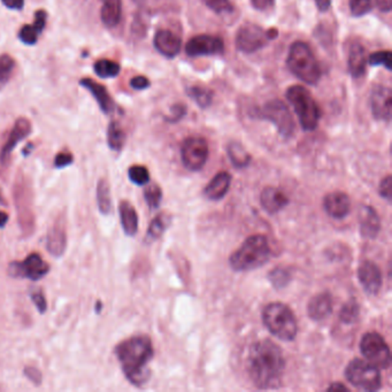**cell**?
<instances>
[{
  "label": "cell",
  "mask_w": 392,
  "mask_h": 392,
  "mask_svg": "<svg viewBox=\"0 0 392 392\" xmlns=\"http://www.w3.org/2000/svg\"><path fill=\"white\" fill-rule=\"evenodd\" d=\"M360 352L369 364L378 369H388L391 364V351L384 337L375 331L364 333L360 342Z\"/></svg>",
  "instance_id": "9c48e42d"
},
{
  "label": "cell",
  "mask_w": 392,
  "mask_h": 392,
  "mask_svg": "<svg viewBox=\"0 0 392 392\" xmlns=\"http://www.w3.org/2000/svg\"><path fill=\"white\" fill-rule=\"evenodd\" d=\"M233 177L228 172H220L204 189V196L209 200H221L228 194Z\"/></svg>",
  "instance_id": "d4e9b609"
},
{
  "label": "cell",
  "mask_w": 392,
  "mask_h": 392,
  "mask_svg": "<svg viewBox=\"0 0 392 392\" xmlns=\"http://www.w3.org/2000/svg\"><path fill=\"white\" fill-rule=\"evenodd\" d=\"M287 99L295 110L302 128L305 132L316 130L319 125L321 113L309 91L302 85H293L287 91Z\"/></svg>",
  "instance_id": "8992f818"
},
{
  "label": "cell",
  "mask_w": 392,
  "mask_h": 392,
  "mask_svg": "<svg viewBox=\"0 0 392 392\" xmlns=\"http://www.w3.org/2000/svg\"><path fill=\"white\" fill-rule=\"evenodd\" d=\"M268 41L271 39L268 37L267 32H265L260 25L247 22L238 29L235 43L240 52L254 53L262 49Z\"/></svg>",
  "instance_id": "7c38bea8"
},
{
  "label": "cell",
  "mask_w": 392,
  "mask_h": 392,
  "mask_svg": "<svg viewBox=\"0 0 392 392\" xmlns=\"http://www.w3.org/2000/svg\"><path fill=\"white\" fill-rule=\"evenodd\" d=\"M187 96L192 98L202 108L209 107L212 104L213 92L206 87H191L187 89Z\"/></svg>",
  "instance_id": "d590c367"
},
{
  "label": "cell",
  "mask_w": 392,
  "mask_h": 392,
  "mask_svg": "<svg viewBox=\"0 0 392 392\" xmlns=\"http://www.w3.org/2000/svg\"><path fill=\"white\" fill-rule=\"evenodd\" d=\"M366 65H367V56L366 49L361 45L360 43H353L349 51V59L347 67L349 72L353 79H361L366 73Z\"/></svg>",
  "instance_id": "484cf974"
},
{
  "label": "cell",
  "mask_w": 392,
  "mask_h": 392,
  "mask_svg": "<svg viewBox=\"0 0 392 392\" xmlns=\"http://www.w3.org/2000/svg\"><path fill=\"white\" fill-rule=\"evenodd\" d=\"M392 0H376V5L380 8V11L389 13L391 11Z\"/></svg>",
  "instance_id": "db71d44e"
},
{
  "label": "cell",
  "mask_w": 392,
  "mask_h": 392,
  "mask_svg": "<svg viewBox=\"0 0 392 392\" xmlns=\"http://www.w3.org/2000/svg\"><path fill=\"white\" fill-rule=\"evenodd\" d=\"M247 371L258 389L280 388L285 371V359L278 344L269 340L252 344L247 355Z\"/></svg>",
  "instance_id": "6da1fadb"
},
{
  "label": "cell",
  "mask_w": 392,
  "mask_h": 392,
  "mask_svg": "<svg viewBox=\"0 0 392 392\" xmlns=\"http://www.w3.org/2000/svg\"><path fill=\"white\" fill-rule=\"evenodd\" d=\"M118 212H120L122 229L125 235L135 236L138 231V216L134 206L127 200H122L118 205Z\"/></svg>",
  "instance_id": "4316f807"
},
{
  "label": "cell",
  "mask_w": 392,
  "mask_h": 392,
  "mask_svg": "<svg viewBox=\"0 0 392 392\" xmlns=\"http://www.w3.org/2000/svg\"><path fill=\"white\" fill-rule=\"evenodd\" d=\"M149 81L147 77L142 76V75H139V76L132 77V80H130V87L132 89H135V90H144V89H147L149 87Z\"/></svg>",
  "instance_id": "681fc988"
},
{
  "label": "cell",
  "mask_w": 392,
  "mask_h": 392,
  "mask_svg": "<svg viewBox=\"0 0 392 392\" xmlns=\"http://www.w3.org/2000/svg\"><path fill=\"white\" fill-rule=\"evenodd\" d=\"M254 118L271 122L283 138H291L295 134L296 125L291 113L288 106L278 99L267 101L262 107L257 108Z\"/></svg>",
  "instance_id": "ba28073f"
},
{
  "label": "cell",
  "mask_w": 392,
  "mask_h": 392,
  "mask_svg": "<svg viewBox=\"0 0 392 392\" xmlns=\"http://www.w3.org/2000/svg\"><path fill=\"white\" fill-rule=\"evenodd\" d=\"M94 73L101 79H112V77L118 76L121 67L118 63L112 61V60L101 59L94 63Z\"/></svg>",
  "instance_id": "836d02e7"
},
{
  "label": "cell",
  "mask_w": 392,
  "mask_h": 392,
  "mask_svg": "<svg viewBox=\"0 0 392 392\" xmlns=\"http://www.w3.org/2000/svg\"><path fill=\"white\" fill-rule=\"evenodd\" d=\"M15 66V60L11 56H0V91L3 90L8 85V81L11 80Z\"/></svg>",
  "instance_id": "e575fe53"
},
{
  "label": "cell",
  "mask_w": 392,
  "mask_h": 392,
  "mask_svg": "<svg viewBox=\"0 0 392 392\" xmlns=\"http://www.w3.org/2000/svg\"><path fill=\"white\" fill-rule=\"evenodd\" d=\"M14 198L18 211L19 225L23 234L30 235L35 228V216L32 213V191L23 176H18L14 187Z\"/></svg>",
  "instance_id": "30bf717a"
},
{
  "label": "cell",
  "mask_w": 392,
  "mask_h": 392,
  "mask_svg": "<svg viewBox=\"0 0 392 392\" xmlns=\"http://www.w3.org/2000/svg\"><path fill=\"white\" fill-rule=\"evenodd\" d=\"M10 275L14 278H29L39 281L50 271V266L39 254H29L21 262H12L8 268Z\"/></svg>",
  "instance_id": "4fadbf2b"
},
{
  "label": "cell",
  "mask_w": 392,
  "mask_h": 392,
  "mask_svg": "<svg viewBox=\"0 0 392 392\" xmlns=\"http://www.w3.org/2000/svg\"><path fill=\"white\" fill-rule=\"evenodd\" d=\"M345 378L354 388L362 391L374 392L382 386V376L380 369L367 360L355 358L351 360L345 368Z\"/></svg>",
  "instance_id": "52a82bcc"
},
{
  "label": "cell",
  "mask_w": 392,
  "mask_h": 392,
  "mask_svg": "<svg viewBox=\"0 0 392 392\" xmlns=\"http://www.w3.org/2000/svg\"><path fill=\"white\" fill-rule=\"evenodd\" d=\"M378 192H380V196L382 198L385 199L386 202H391L392 199V177L391 175H388L385 176L383 180H381V184H380V187H378Z\"/></svg>",
  "instance_id": "ee69618b"
},
{
  "label": "cell",
  "mask_w": 392,
  "mask_h": 392,
  "mask_svg": "<svg viewBox=\"0 0 392 392\" xmlns=\"http://www.w3.org/2000/svg\"><path fill=\"white\" fill-rule=\"evenodd\" d=\"M3 203H4V200H3V197H1V194H0V205H1Z\"/></svg>",
  "instance_id": "91938a15"
},
{
  "label": "cell",
  "mask_w": 392,
  "mask_h": 392,
  "mask_svg": "<svg viewBox=\"0 0 392 392\" xmlns=\"http://www.w3.org/2000/svg\"><path fill=\"white\" fill-rule=\"evenodd\" d=\"M187 113V108L184 105H175L172 107V114L169 118H167L168 122H177L180 121V118H183L184 115Z\"/></svg>",
  "instance_id": "f907efd6"
},
{
  "label": "cell",
  "mask_w": 392,
  "mask_h": 392,
  "mask_svg": "<svg viewBox=\"0 0 392 392\" xmlns=\"http://www.w3.org/2000/svg\"><path fill=\"white\" fill-rule=\"evenodd\" d=\"M358 278L360 282L361 287L368 295H378L382 288L381 268L374 261L364 260L361 262L358 268Z\"/></svg>",
  "instance_id": "2e32d148"
},
{
  "label": "cell",
  "mask_w": 392,
  "mask_h": 392,
  "mask_svg": "<svg viewBox=\"0 0 392 392\" xmlns=\"http://www.w3.org/2000/svg\"><path fill=\"white\" fill-rule=\"evenodd\" d=\"M323 209L327 214L336 220H343L350 214V197L342 191H333L323 199Z\"/></svg>",
  "instance_id": "ac0fdd59"
},
{
  "label": "cell",
  "mask_w": 392,
  "mask_h": 392,
  "mask_svg": "<svg viewBox=\"0 0 392 392\" xmlns=\"http://www.w3.org/2000/svg\"><path fill=\"white\" fill-rule=\"evenodd\" d=\"M8 223V214L4 211H0V228H4Z\"/></svg>",
  "instance_id": "6f0895ef"
},
{
  "label": "cell",
  "mask_w": 392,
  "mask_h": 392,
  "mask_svg": "<svg viewBox=\"0 0 392 392\" xmlns=\"http://www.w3.org/2000/svg\"><path fill=\"white\" fill-rule=\"evenodd\" d=\"M115 355L121 364L125 378L135 386H143L151 378L149 361L154 355L152 340L147 336L130 337L115 347Z\"/></svg>",
  "instance_id": "7a4b0ae2"
},
{
  "label": "cell",
  "mask_w": 392,
  "mask_h": 392,
  "mask_svg": "<svg viewBox=\"0 0 392 392\" xmlns=\"http://www.w3.org/2000/svg\"><path fill=\"white\" fill-rule=\"evenodd\" d=\"M101 19L108 28H114L121 20V0H101Z\"/></svg>",
  "instance_id": "83f0119b"
},
{
  "label": "cell",
  "mask_w": 392,
  "mask_h": 392,
  "mask_svg": "<svg viewBox=\"0 0 392 392\" xmlns=\"http://www.w3.org/2000/svg\"><path fill=\"white\" fill-rule=\"evenodd\" d=\"M34 305L41 314H44L48 309V302H46L45 296L43 295L42 291L32 292L30 295Z\"/></svg>",
  "instance_id": "f6af8a7d"
},
{
  "label": "cell",
  "mask_w": 392,
  "mask_h": 392,
  "mask_svg": "<svg viewBox=\"0 0 392 392\" xmlns=\"http://www.w3.org/2000/svg\"><path fill=\"white\" fill-rule=\"evenodd\" d=\"M290 199L285 191L275 187H265L260 194V204L268 214H278L289 205Z\"/></svg>",
  "instance_id": "ffe728a7"
},
{
  "label": "cell",
  "mask_w": 392,
  "mask_h": 392,
  "mask_svg": "<svg viewBox=\"0 0 392 392\" xmlns=\"http://www.w3.org/2000/svg\"><path fill=\"white\" fill-rule=\"evenodd\" d=\"M46 19H48V14L44 10H39V11L36 12L35 14V21H34V28L39 32V34L44 30L46 25Z\"/></svg>",
  "instance_id": "c3c4849f"
},
{
  "label": "cell",
  "mask_w": 392,
  "mask_h": 392,
  "mask_svg": "<svg viewBox=\"0 0 392 392\" xmlns=\"http://www.w3.org/2000/svg\"><path fill=\"white\" fill-rule=\"evenodd\" d=\"M225 52V43L216 36H194L187 43L185 53L191 58L203 56H216Z\"/></svg>",
  "instance_id": "5bb4252c"
},
{
  "label": "cell",
  "mask_w": 392,
  "mask_h": 392,
  "mask_svg": "<svg viewBox=\"0 0 392 392\" xmlns=\"http://www.w3.org/2000/svg\"><path fill=\"white\" fill-rule=\"evenodd\" d=\"M80 84L87 90L90 91L92 97L96 99L99 107H101V111L104 112L105 114H111L112 112L114 111V101L112 99L111 96L108 94L107 89L104 85H101L91 79H83V80L80 81Z\"/></svg>",
  "instance_id": "cb8c5ba5"
},
{
  "label": "cell",
  "mask_w": 392,
  "mask_h": 392,
  "mask_svg": "<svg viewBox=\"0 0 392 392\" xmlns=\"http://www.w3.org/2000/svg\"><path fill=\"white\" fill-rule=\"evenodd\" d=\"M30 132H32V123L28 118H20L15 121L14 127L12 129L8 141L0 151V163L1 165H8L12 152L14 151L15 146L18 145V143L21 142L22 139H25L27 136L30 135Z\"/></svg>",
  "instance_id": "e0dca14e"
},
{
  "label": "cell",
  "mask_w": 392,
  "mask_h": 392,
  "mask_svg": "<svg viewBox=\"0 0 392 392\" xmlns=\"http://www.w3.org/2000/svg\"><path fill=\"white\" fill-rule=\"evenodd\" d=\"M371 66H384L388 70H392V54L390 51H378L368 58Z\"/></svg>",
  "instance_id": "60d3db41"
},
{
  "label": "cell",
  "mask_w": 392,
  "mask_h": 392,
  "mask_svg": "<svg viewBox=\"0 0 392 392\" xmlns=\"http://www.w3.org/2000/svg\"><path fill=\"white\" fill-rule=\"evenodd\" d=\"M262 323L278 340L291 342L298 333L295 313L283 302H271L262 309Z\"/></svg>",
  "instance_id": "277c9868"
},
{
  "label": "cell",
  "mask_w": 392,
  "mask_h": 392,
  "mask_svg": "<svg viewBox=\"0 0 392 392\" xmlns=\"http://www.w3.org/2000/svg\"><path fill=\"white\" fill-rule=\"evenodd\" d=\"M227 152H228L230 161L235 168L242 169V168H245L250 165V153L247 152V149H244V146L240 143H230L227 147Z\"/></svg>",
  "instance_id": "f546056e"
},
{
  "label": "cell",
  "mask_w": 392,
  "mask_h": 392,
  "mask_svg": "<svg viewBox=\"0 0 392 392\" xmlns=\"http://www.w3.org/2000/svg\"><path fill=\"white\" fill-rule=\"evenodd\" d=\"M172 223V216L168 213H160L149 223L147 231H146L145 243L151 244L159 240L168 227Z\"/></svg>",
  "instance_id": "f1b7e54d"
},
{
  "label": "cell",
  "mask_w": 392,
  "mask_h": 392,
  "mask_svg": "<svg viewBox=\"0 0 392 392\" xmlns=\"http://www.w3.org/2000/svg\"><path fill=\"white\" fill-rule=\"evenodd\" d=\"M125 132L116 121H112L107 129V144L110 149L120 152L125 144Z\"/></svg>",
  "instance_id": "4dcf8cb0"
},
{
  "label": "cell",
  "mask_w": 392,
  "mask_h": 392,
  "mask_svg": "<svg viewBox=\"0 0 392 392\" xmlns=\"http://www.w3.org/2000/svg\"><path fill=\"white\" fill-rule=\"evenodd\" d=\"M292 274L290 268L275 267L268 274V280L275 289H283L291 282Z\"/></svg>",
  "instance_id": "d6a6232c"
},
{
  "label": "cell",
  "mask_w": 392,
  "mask_h": 392,
  "mask_svg": "<svg viewBox=\"0 0 392 392\" xmlns=\"http://www.w3.org/2000/svg\"><path fill=\"white\" fill-rule=\"evenodd\" d=\"M39 32L34 28V25H23L19 32V39L25 45H35L39 39Z\"/></svg>",
  "instance_id": "b9f144b4"
},
{
  "label": "cell",
  "mask_w": 392,
  "mask_h": 392,
  "mask_svg": "<svg viewBox=\"0 0 392 392\" xmlns=\"http://www.w3.org/2000/svg\"><path fill=\"white\" fill-rule=\"evenodd\" d=\"M101 307H103V304L101 302H97V305H96V311L97 313H101Z\"/></svg>",
  "instance_id": "680465c9"
},
{
  "label": "cell",
  "mask_w": 392,
  "mask_h": 392,
  "mask_svg": "<svg viewBox=\"0 0 392 392\" xmlns=\"http://www.w3.org/2000/svg\"><path fill=\"white\" fill-rule=\"evenodd\" d=\"M375 0H350L351 14L355 18H361L373 10Z\"/></svg>",
  "instance_id": "ab89813d"
},
{
  "label": "cell",
  "mask_w": 392,
  "mask_h": 392,
  "mask_svg": "<svg viewBox=\"0 0 392 392\" xmlns=\"http://www.w3.org/2000/svg\"><path fill=\"white\" fill-rule=\"evenodd\" d=\"M287 66L304 83L316 85L321 79L319 63L306 43L295 42L290 46Z\"/></svg>",
  "instance_id": "5b68a950"
},
{
  "label": "cell",
  "mask_w": 392,
  "mask_h": 392,
  "mask_svg": "<svg viewBox=\"0 0 392 392\" xmlns=\"http://www.w3.org/2000/svg\"><path fill=\"white\" fill-rule=\"evenodd\" d=\"M361 236L366 240H374L381 230V219L376 209L371 206H362L359 213Z\"/></svg>",
  "instance_id": "44dd1931"
},
{
  "label": "cell",
  "mask_w": 392,
  "mask_h": 392,
  "mask_svg": "<svg viewBox=\"0 0 392 392\" xmlns=\"http://www.w3.org/2000/svg\"><path fill=\"white\" fill-rule=\"evenodd\" d=\"M73 163V154L68 152H60L59 154H56V159H54V166L58 169H63L65 167L70 166Z\"/></svg>",
  "instance_id": "bcb514c9"
},
{
  "label": "cell",
  "mask_w": 392,
  "mask_h": 392,
  "mask_svg": "<svg viewBox=\"0 0 392 392\" xmlns=\"http://www.w3.org/2000/svg\"><path fill=\"white\" fill-rule=\"evenodd\" d=\"M371 114L376 120L389 122L392 114V91L389 87L378 84L371 94Z\"/></svg>",
  "instance_id": "9a60e30c"
},
{
  "label": "cell",
  "mask_w": 392,
  "mask_h": 392,
  "mask_svg": "<svg viewBox=\"0 0 392 392\" xmlns=\"http://www.w3.org/2000/svg\"><path fill=\"white\" fill-rule=\"evenodd\" d=\"M1 3L10 8V10H15V11H21L25 6V0H1Z\"/></svg>",
  "instance_id": "f5cc1de1"
},
{
  "label": "cell",
  "mask_w": 392,
  "mask_h": 392,
  "mask_svg": "<svg viewBox=\"0 0 392 392\" xmlns=\"http://www.w3.org/2000/svg\"><path fill=\"white\" fill-rule=\"evenodd\" d=\"M360 314V306L357 300L351 299L350 302L344 304L340 309V319L344 324H353Z\"/></svg>",
  "instance_id": "8d00e7d4"
},
{
  "label": "cell",
  "mask_w": 392,
  "mask_h": 392,
  "mask_svg": "<svg viewBox=\"0 0 392 392\" xmlns=\"http://www.w3.org/2000/svg\"><path fill=\"white\" fill-rule=\"evenodd\" d=\"M251 3L258 11H267L274 5V0H251Z\"/></svg>",
  "instance_id": "816d5d0a"
},
{
  "label": "cell",
  "mask_w": 392,
  "mask_h": 392,
  "mask_svg": "<svg viewBox=\"0 0 392 392\" xmlns=\"http://www.w3.org/2000/svg\"><path fill=\"white\" fill-rule=\"evenodd\" d=\"M273 252L267 237L252 235L247 237L229 258V265L235 271H251L262 267L271 260Z\"/></svg>",
  "instance_id": "3957f363"
},
{
  "label": "cell",
  "mask_w": 392,
  "mask_h": 392,
  "mask_svg": "<svg viewBox=\"0 0 392 392\" xmlns=\"http://www.w3.org/2000/svg\"><path fill=\"white\" fill-rule=\"evenodd\" d=\"M128 176L136 185H145L149 182V169L142 165L132 166L128 170Z\"/></svg>",
  "instance_id": "f35d334b"
},
{
  "label": "cell",
  "mask_w": 392,
  "mask_h": 392,
  "mask_svg": "<svg viewBox=\"0 0 392 392\" xmlns=\"http://www.w3.org/2000/svg\"><path fill=\"white\" fill-rule=\"evenodd\" d=\"M316 4L320 12H327L331 6V0H316Z\"/></svg>",
  "instance_id": "11a10c76"
},
{
  "label": "cell",
  "mask_w": 392,
  "mask_h": 392,
  "mask_svg": "<svg viewBox=\"0 0 392 392\" xmlns=\"http://www.w3.org/2000/svg\"><path fill=\"white\" fill-rule=\"evenodd\" d=\"M204 1L209 10H212L218 14L230 13L234 11V6L230 0H204Z\"/></svg>",
  "instance_id": "7bdbcfd3"
},
{
  "label": "cell",
  "mask_w": 392,
  "mask_h": 392,
  "mask_svg": "<svg viewBox=\"0 0 392 392\" xmlns=\"http://www.w3.org/2000/svg\"><path fill=\"white\" fill-rule=\"evenodd\" d=\"M327 391H349V388L343 383H333L329 388L327 389Z\"/></svg>",
  "instance_id": "9f6ffc18"
},
{
  "label": "cell",
  "mask_w": 392,
  "mask_h": 392,
  "mask_svg": "<svg viewBox=\"0 0 392 392\" xmlns=\"http://www.w3.org/2000/svg\"><path fill=\"white\" fill-rule=\"evenodd\" d=\"M209 144L203 137H189L180 147V158L184 167L190 172H199L209 160Z\"/></svg>",
  "instance_id": "8fae6325"
},
{
  "label": "cell",
  "mask_w": 392,
  "mask_h": 392,
  "mask_svg": "<svg viewBox=\"0 0 392 392\" xmlns=\"http://www.w3.org/2000/svg\"><path fill=\"white\" fill-rule=\"evenodd\" d=\"M144 199L149 209H159L161 200H163V190L158 184H149V187L144 189Z\"/></svg>",
  "instance_id": "74e56055"
},
{
  "label": "cell",
  "mask_w": 392,
  "mask_h": 392,
  "mask_svg": "<svg viewBox=\"0 0 392 392\" xmlns=\"http://www.w3.org/2000/svg\"><path fill=\"white\" fill-rule=\"evenodd\" d=\"M153 44L160 54H163L168 59H173L180 53L182 41L176 34L167 29H163L156 32L153 39Z\"/></svg>",
  "instance_id": "d6986e66"
},
{
  "label": "cell",
  "mask_w": 392,
  "mask_h": 392,
  "mask_svg": "<svg viewBox=\"0 0 392 392\" xmlns=\"http://www.w3.org/2000/svg\"><path fill=\"white\" fill-rule=\"evenodd\" d=\"M67 247L66 227L63 219L56 220L52 228L48 234L46 240V250L53 257L59 258L65 254Z\"/></svg>",
  "instance_id": "7402d4cb"
},
{
  "label": "cell",
  "mask_w": 392,
  "mask_h": 392,
  "mask_svg": "<svg viewBox=\"0 0 392 392\" xmlns=\"http://www.w3.org/2000/svg\"><path fill=\"white\" fill-rule=\"evenodd\" d=\"M333 297L329 292H321L314 296L307 305V314L314 321H323L333 313Z\"/></svg>",
  "instance_id": "603a6c76"
},
{
  "label": "cell",
  "mask_w": 392,
  "mask_h": 392,
  "mask_svg": "<svg viewBox=\"0 0 392 392\" xmlns=\"http://www.w3.org/2000/svg\"><path fill=\"white\" fill-rule=\"evenodd\" d=\"M25 378H29V381H32L34 384L39 385L42 383V373L37 368L29 367L25 368Z\"/></svg>",
  "instance_id": "7dc6e473"
},
{
  "label": "cell",
  "mask_w": 392,
  "mask_h": 392,
  "mask_svg": "<svg viewBox=\"0 0 392 392\" xmlns=\"http://www.w3.org/2000/svg\"><path fill=\"white\" fill-rule=\"evenodd\" d=\"M97 203L101 214L108 216L112 212V198L110 184L105 178H101L97 185Z\"/></svg>",
  "instance_id": "1f68e13d"
}]
</instances>
